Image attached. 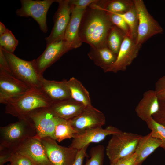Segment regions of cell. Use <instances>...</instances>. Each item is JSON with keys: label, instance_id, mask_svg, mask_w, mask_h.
Listing matches in <instances>:
<instances>
[{"label": "cell", "instance_id": "6da1fadb", "mask_svg": "<svg viewBox=\"0 0 165 165\" xmlns=\"http://www.w3.org/2000/svg\"><path fill=\"white\" fill-rule=\"evenodd\" d=\"M94 2L87 7L83 13L79 27V35L82 42L88 44L90 47H107L108 35L114 25L107 12Z\"/></svg>", "mask_w": 165, "mask_h": 165}, {"label": "cell", "instance_id": "7a4b0ae2", "mask_svg": "<svg viewBox=\"0 0 165 165\" xmlns=\"http://www.w3.org/2000/svg\"><path fill=\"white\" fill-rule=\"evenodd\" d=\"M53 103L41 89H33L8 102L5 112L21 119L37 109L49 108Z\"/></svg>", "mask_w": 165, "mask_h": 165}, {"label": "cell", "instance_id": "3957f363", "mask_svg": "<svg viewBox=\"0 0 165 165\" xmlns=\"http://www.w3.org/2000/svg\"><path fill=\"white\" fill-rule=\"evenodd\" d=\"M32 124L27 119H19L0 128V147L8 148L14 152L25 140L36 136Z\"/></svg>", "mask_w": 165, "mask_h": 165}, {"label": "cell", "instance_id": "277c9868", "mask_svg": "<svg viewBox=\"0 0 165 165\" xmlns=\"http://www.w3.org/2000/svg\"><path fill=\"white\" fill-rule=\"evenodd\" d=\"M142 136L138 134L122 131L112 135L105 149L110 163L134 153Z\"/></svg>", "mask_w": 165, "mask_h": 165}, {"label": "cell", "instance_id": "5b68a950", "mask_svg": "<svg viewBox=\"0 0 165 165\" xmlns=\"http://www.w3.org/2000/svg\"><path fill=\"white\" fill-rule=\"evenodd\" d=\"M13 75L32 89H41V78L35 70L32 61L22 60L14 53L1 48Z\"/></svg>", "mask_w": 165, "mask_h": 165}, {"label": "cell", "instance_id": "8992f818", "mask_svg": "<svg viewBox=\"0 0 165 165\" xmlns=\"http://www.w3.org/2000/svg\"><path fill=\"white\" fill-rule=\"evenodd\" d=\"M138 19V34L136 41L141 46L155 35L161 34L163 29L148 12L142 0H133Z\"/></svg>", "mask_w": 165, "mask_h": 165}, {"label": "cell", "instance_id": "52a82bcc", "mask_svg": "<svg viewBox=\"0 0 165 165\" xmlns=\"http://www.w3.org/2000/svg\"><path fill=\"white\" fill-rule=\"evenodd\" d=\"M24 118L27 119L32 124L36 132L37 137L40 139L50 137L55 140V127L64 119L54 116L49 108L35 110Z\"/></svg>", "mask_w": 165, "mask_h": 165}, {"label": "cell", "instance_id": "ba28073f", "mask_svg": "<svg viewBox=\"0 0 165 165\" xmlns=\"http://www.w3.org/2000/svg\"><path fill=\"white\" fill-rule=\"evenodd\" d=\"M57 0H21V7L16 10L18 16L33 18L38 24L43 32L48 31L46 24V15L51 5Z\"/></svg>", "mask_w": 165, "mask_h": 165}, {"label": "cell", "instance_id": "9c48e42d", "mask_svg": "<svg viewBox=\"0 0 165 165\" xmlns=\"http://www.w3.org/2000/svg\"><path fill=\"white\" fill-rule=\"evenodd\" d=\"M73 49L64 39L48 45L43 53L37 58L31 61L38 74L43 76L44 72L58 60L64 54Z\"/></svg>", "mask_w": 165, "mask_h": 165}, {"label": "cell", "instance_id": "30bf717a", "mask_svg": "<svg viewBox=\"0 0 165 165\" xmlns=\"http://www.w3.org/2000/svg\"><path fill=\"white\" fill-rule=\"evenodd\" d=\"M31 88L12 72L0 69V103L6 104L11 100L21 96Z\"/></svg>", "mask_w": 165, "mask_h": 165}, {"label": "cell", "instance_id": "8fae6325", "mask_svg": "<svg viewBox=\"0 0 165 165\" xmlns=\"http://www.w3.org/2000/svg\"><path fill=\"white\" fill-rule=\"evenodd\" d=\"M68 120L77 134L90 129L101 127L106 122L104 113L92 105L85 106L79 115Z\"/></svg>", "mask_w": 165, "mask_h": 165}, {"label": "cell", "instance_id": "7c38bea8", "mask_svg": "<svg viewBox=\"0 0 165 165\" xmlns=\"http://www.w3.org/2000/svg\"><path fill=\"white\" fill-rule=\"evenodd\" d=\"M50 161L53 165H72L78 150L58 144L56 140L50 137L41 139Z\"/></svg>", "mask_w": 165, "mask_h": 165}, {"label": "cell", "instance_id": "4fadbf2b", "mask_svg": "<svg viewBox=\"0 0 165 165\" xmlns=\"http://www.w3.org/2000/svg\"><path fill=\"white\" fill-rule=\"evenodd\" d=\"M58 6L53 16V26L50 35L45 38L46 45L53 42L64 39L69 23L72 6L69 0H57Z\"/></svg>", "mask_w": 165, "mask_h": 165}, {"label": "cell", "instance_id": "5bb4252c", "mask_svg": "<svg viewBox=\"0 0 165 165\" xmlns=\"http://www.w3.org/2000/svg\"><path fill=\"white\" fill-rule=\"evenodd\" d=\"M141 46L138 45L130 36H126L117 55L115 63L108 72L117 73L124 71L137 57Z\"/></svg>", "mask_w": 165, "mask_h": 165}, {"label": "cell", "instance_id": "9a60e30c", "mask_svg": "<svg viewBox=\"0 0 165 165\" xmlns=\"http://www.w3.org/2000/svg\"><path fill=\"white\" fill-rule=\"evenodd\" d=\"M14 152L28 157L34 165H53L48 157L41 139L36 136L25 140Z\"/></svg>", "mask_w": 165, "mask_h": 165}, {"label": "cell", "instance_id": "2e32d148", "mask_svg": "<svg viewBox=\"0 0 165 165\" xmlns=\"http://www.w3.org/2000/svg\"><path fill=\"white\" fill-rule=\"evenodd\" d=\"M121 131L117 127L110 125L105 128L102 127L93 128L77 134L73 138L70 147L79 150L89 146L91 143H99L108 135H113Z\"/></svg>", "mask_w": 165, "mask_h": 165}, {"label": "cell", "instance_id": "e0dca14e", "mask_svg": "<svg viewBox=\"0 0 165 165\" xmlns=\"http://www.w3.org/2000/svg\"><path fill=\"white\" fill-rule=\"evenodd\" d=\"M72 6L70 18L66 30L64 40L74 49L80 47L82 43L79 35V29L82 17L86 8Z\"/></svg>", "mask_w": 165, "mask_h": 165}, {"label": "cell", "instance_id": "ac0fdd59", "mask_svg": "<svg viewBox=\"0 0 165 165\" xmlns=\"http://www.w3.org/2000/svg\"><path fill=\"white\" fill-rule=\"evenodd\" d=\"M41 89L53 103L71 98L67 80L58 81L41 78Z\"/></svg>", "mask_w": 165, "mask_h": 165}, {"label": "cell", "instance_id": "d6986e66", "mask_svg": "<svg viewBox=\"0 0 165 165\" xmlns=\"http://www.w3.org/2000/svg\"><path fill=\"white\" fill-rule=\"evenodd\" d=\"M160 107V101L155 90H150L144 92L135 111L138 117L146 122L159 111Z\"/></svg>", "mask_w": 165, "mask_h": 165}, {"label": "cell", "instance_id": "ffe728a7", "mask_svg": "<svg viewBox=\"0 0 165 165\" xmlns=\"http://www.w3.org/2000/svg\"><path fill=\"white\" fill-rule=\"evenodd\" d=\"M85 106L71 98L54 102L49 108L54 116L68 120L79 115Z\"/></svg>", "mask_w": 165, "mask_h": 165}, {"label": "cell", "instance_id": "44dd1931", "mask_svg": "<svg viewBox=\"0 0 165 165\" xmlns=\"http://www.w3.org/2000/svg\"><path fill=\"white\" fill-rule=\"evenodd\" d=\"M162 141L153 137L150 132L140 139L135 153L137 156L136 165H141L143 161L157 148L160 147Z\"/></svg>", "mask_w": 165, "mask_h": 165}, {"label": "cell", "instance_id": "7402d4cb", "mask_svg": "<svg viewBox=\"0 0 165 165\" xmlns=\"http://www.w3.org/2000/svg\"><path fill=\"white\" fill-rule=\"evenodd\" d=\"M88 56L94 64L106 73L115 62L117 55L108 47L96 48L90 47Z\"/></svg>", "mask_w": 165, "mask_h": 165}, {"label": "cell", "instance_id": "603a6c76", "mask_svg": "<svg viewBox=\"0 0 165 165\" xmlns=\"http://www.w3.org/2000/svg\"><path fill=\"white\" fill-rule=\"evenodd\" d=\"M67 84L71 98L85 106L92 105L89 92L79 80L72 77Z\"/></svg>", "mask_w": 165, "mask_h": 165}, {"label": "cell", "instance_id": "cb8c5ba5", "mask_svg": "<svg viewBox=\"0 0 165 165\" xmlns=\"http://www.w3.org/2000/svg\"><path fill=\"white\" fill-rule=\"evenodd\" d=\"M94 3L108 13L119 14L127 12L134 6L133 0H97Z\"/></svg>", "mask_w": 165, "mask_h": 165}, {"label": "cell", "instance_id": "d4e9b609", "mask_svg": "<svg viewBox=\"0 0 165 165\" xmlns=\"http://www.w3.org/2000/svg\"><path fill=\"white\" fill-rule=\"evenodd\" d=\"M126 36L122 30L114 25L108 35L107 47L117 55Z\"/></svg>", "mask_w": 165, "mask_h": 165}, {"label": "cell", "instance_id": "484cf974", "mask_svg": "<svg viewBox=\"0 0 165 165\" xmlns=\"http://www.w3.org/2000/svg\"><path fill=\"white\" fill-rule=\"evenodd\" d=\"M77 133L68 120L64 119L56 126L54 131L55 140L58 142L74 138Z\"/></svg>", "mask_w": 165, "mask_h": 165}, {"label": "cell", "instance_id": "4316f807", "mask_svg": "<svg viewBox=\"0 0 165 165\" xmlns=\"http://www.w3.org/2000/svg\"><path fill=\"white\" fill-rule=\"evenodd\" d=\"M118 14L122 17L126 21L130 29V37L136 41L138 34V19L134 5L126 13Z\"/></svg>", "mask_w": 165, "mask_h": 165}, {"label": "cell", "instance_id": "83f0119b", "mask_svg": "<svg viewBox=\"0 0 165 165\" xmlns=\"http://www.w3.org/2000/svg\"><path fill=\"white\" fill-rule=\"evenodd\" d=\"M18 44V40L8 29L0 35V47L9 52L13 53Z\"/></svg>", "mask_w": 165, "mask_h": 165}, {"label": "cell", "instance_id": "f1b7e54d", "mask_svg": "<svg viewBox=\"0 0 165 165\" xmlns=\"http://www.w3.org/2000/svg\"><path fill=\"white\" fill-rule=\"evenodd\" d=\"M151 130L152 136L160 140L162 144L160 147L165 150V127L156 121L152 117L145 122Z\"/></svg>", "mask_w": 165, "mask_h": 165}, {"label": "cell", "instance_id": "f546056e", "mask_svg": "<svg viewBox=\"0 0 165 165\" xmlns=\"http://www.w3.org/2000/svg\"><path fill=\"white\" fill-rule=\"evenodd\" d=\"M105 151V148L103 145L93 147L90 152V158L87 159L84 165H103Z\"/></svg>", "mask_w": 165, "mask_h": 165}, {"label": "cell", "instance_id": "4dcf8cb0", "mask_svg": "<svg viewBox=\"0 0 165 165\" xmlns=\"http://www.w3.org/2000/svg\"><path fill=\"white\" fill-rule=\"evenodd\" d=\"M107 13L112 23L122 30L127 36L130 37L129 28L123 18L117 14Z\"/></svg>", "mask_w": 165, "mask_h": 165}, {"label": "cell", "instance_id": "1f68e13d", "mask_svg": "<svg viewBox=\"0 0 165 165\" xmlns=\"http://www.w3.org/2000/svg\"><path fill=\"white\" fill-rule=\"evenodd\" d=\"M9 162L12 165H34L27 156L14 152Z\"/></svg>", "mask_w": 165, "mask_h": 165}, {"label": "cell", "instance_id": "d6a6232c", "mask_svg": "<svg viewBox=\"0 0 165 165\" xmlns=\"http://www.w3.org/2000/svg\"><path fill=\"white\" fill-rule=\"evenodd\" d=\"M155 90L160 102H165V75L156 82Z\"/></svg>", "mask_w": 165, "mask_h": 165}, {"label": "cell", "instance_id": "836d02e7", "mask_svg": "<svg viewBox=\"0 0 165 165\" xmlns=\"http://www.w3.org/2000/svg\"><path fill=\"white\" fill-rule=\"evenodd\" d=\"M137 156L134 153L128 156L120 159L110 165H136Z\"/></svg>", "mask_w": 165, "mask_h": 165}, {"label": "cell", "instance_id": "e575fe53", "mask_svg": "<svg viewBox=\"0 0 165 165\" xmlns=\"http://www.w3.org/2000/svg\"><path fill=\"white\" fill-rule=\"evenodd\" d=\"M160 105L159 111L152 117L156 121L165 127V102L160 101Z\"/></svg>", "mask_w": 165, "mask_h": 165}, {"label": "cell", "instance_id": "d590c367", "mask_svg": "<svg viewBox=\"0 0 165 165\" xmlns=\"http://www.w3.org/2000/svg\"><path fill=\"white\" fill-rule=\"evenodd\" d=\"M14 152L7 148L0 147V165L9 162Z\"/></svg>", "mask_w": 165, "mask_h": 165}, {"label": "cell", "instance_id": "8d00e7d4", "mask_svg": "<svg viewBox=\"0 0 165 165\" xmlns=\"http://www.w3.org/2000/svg\"><path fill=\"white\" fill-rule=\"evenodd\" d=\"M88 146L78 150L75 158L72 165H82L85 158L87 156L86 151Z\"/></svg>", "mask_w": 165, "mask_h": 165}, {"label": "cell", "instance_id": "74e56055", "mask_svg": "<svg viewBox=\"0 0 165 165\" xmlns=\"http://www.w3.org/2000/svg\"><path fill=\"white\" fill-rule=\"evenodd\" d=\"M70 4L76 7L86 8L97 0H69Z\"/></svg>", "mask_w": 165, "mask_h": 165}, {"label": "cell", "instance_id": "f35d334b", "mask_svg": "<svg viewBox=\"0 0 165 165\" xmlns=\"http://www.w3.org/2000/svg\"><path fill=\"white\" fill-rule=\"evenodd\" d=\"M0 69L11 72L6 58L0 49Z\"/></svg>", "mask_w": 165, "mask_h": 165}, {"label": "cell", "instance_id": "ab89813d", "mask_svg": "<svg viewBox=\"0 0 165 165\" xmlns=\"http://www.w3.org/2000/svg\"><path fill=\"white\" fill-rule=\"evenodd\" d=\"M8 29L6 28L4 24L2 22H0V35L4 34L7 30Z\"/></svg>", "mask_w": 165, "mask_h": 165}, {"label": "cell", "instance_id": "60d3db41", "mask_svg": "<svg viewBox=\"0 0 165 165\" xmlns=\"http://www.w3.org/2000/svg\"><path fill=\"white\" fill-rule=\"evenodd\" d=\"M8 165H12L10 163L9 164H8Z\"/></svg>", "mask_w": 165, "mask_h": 165}]
</instances>
